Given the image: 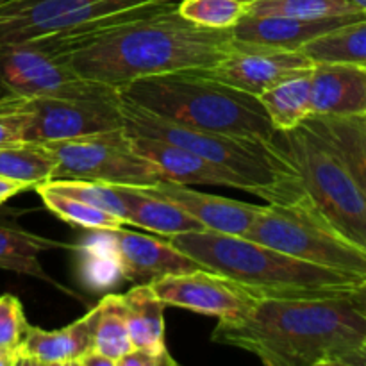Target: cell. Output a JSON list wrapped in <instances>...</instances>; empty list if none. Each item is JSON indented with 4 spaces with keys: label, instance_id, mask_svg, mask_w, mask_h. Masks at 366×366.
Segmentation results:
<instances>
[{
    "label": "cell",
    "instance_id": "35",
    "mask_svg": "<svg viewBox=\"0 0 366 366\" xmlns=\"http://www.w3.org/2000/svg\"><path fill=\"white\" fill-rule=\"evenodd\" d=\"M29 188H31V186H29L27 182L0 175V206H2L4 202H7L9 199H13V197H16L18 193L25 192V189Z\"/></svg>",
    "mask_w": 366,
    "mask_h": 366
},
{
    "label": "cell",
    "instance_id": "16",
    "mask_svg": "<svg viewBox=\"0 0 366 366\" xmlns=\"http://www.w3.org/2000/svg\"><path fill=\"white\" fill-rule=\"evenodd\" d=\"M143 189L182 207L186 213L197 218L209 231L224 232V234L245 236L259 211L263 209V206L239 202V200L218 195H207V193L195 192L188 186L170 181H161Z\"/></svg>",
    "mask_w": 366,
    "mask_h": 366
},
{
    "label": "cell",
    "instance_id": "38",
    "mask_svg": "<svg viewBox=\"0 0 366 366\" xmlns=\"http://www.w3.org/2000/svg\"><path fill=\"white\" fill-rule=\"evenodd\" d=\"M16 365H20V352H18V350L0 349V366H16Z\"/></svg>",
    "mask_w": 366,
    "mask_h": 366
},
{
    "label": "cell",
    "instance_id": "28",
    "mask_svg": "<svg viewBox=\"0 0 366 366\" xmlns=\"http://www.w3.org/2000/svg\"><path fill=\"white\" fill-rule=\"evenodd\" d=\"M97 306H99V320H97L93 350L102 354L117 366L122 357L134 349L122 307V295L111 293L104 297Z\"/></svg>",
    "mask_w": 366,
    "mask_h": 366
},
{
    "label": "cell",
    "instance_id": "14",
    "mask_svg": "<svg viewBox=\"0 0 366 366\" xmlns=\"http://www.w3.org/2000/svg\"><path fill=\"white\" fill-rule=\"evenodd\" d=\"M104 245L111 252L114 268L132 285H150L164 275L186 274L204 268L199 261L172 245L170 239H159L125 229L102 231Z\"/></svg>",
    "mask_w": 366,
    "mask_h": 366
},
{
    "label": "cell",
    "instance_id": "1",
    "mask_svg": "<svg viewBox=\"0 0 366 366\" xmlns=\"http://www.w3.org/2000/svg\"><path fill=\"white\" fill-rule=\"evenodd\" d=\"M45 38L75 74L118 89L150 75L213 66L234 43L232 29L199 27L177 6L97 29L75 41Z\"/></svg>",
    "mask_w": 366,
    "mask_h": 366
},
{
    "label": "cell",
    "instance_id": "22",
    "mask_svg": "<svg viewBox=\"0 0 366 366\" xmlns=\"http://www.w3.org/2000/svg\"><path fill=\"white\" fill-rule=\"evenodd\" d=\"M304 125L331 147L366 193V114L310 117Z\"/></svg>",
    "mask_w": 366,
    "mask_h": 366
},
{
    "label": "cell",
    "instance_id": "42",
    "mask_svg": "<svg viewBox=\"0 0 366 366\" xmlns=\"http://www.w3.org/2000/svg\"><path fill=\"white\" fill-rule=\"evenodd\" d=\"M4 2H6V0H0V4H4Z\"/></svg>",
    "mask_w": 366,
    "mask_h": 366
},
{
    "label": "cell",
    "instance_id": "41",
    "mask_svg": "<svg viewBox=\"0 0 366 366\" xmlns=\"http://www.w3.org/2000/svg\"><path fill=\"white\" fill-rule=\"evenodd\" d=\"M238 2H242V4H245V6H252L254 2H256V0H238Z\"/></svg>",
    "mask_w": 366,
    "mask_h": 366
},
{
    "label": "cell",
    "instance_id": "17",
    "mask_svg": "<svg viewBox=\"0 0 366 366\" xmlns=\"http://www.w3.org/2000/svg\"><path fill=\"white\" fill-rule=\"evenodd\" d=\"M366 13L332 18H290V16H250L245 14L232 27V39L247 45L272 46L282 50H300L306 43L329 31L363 20Z\"/></svg>",
    "mask_w": 366,
    "mask_h": 366
},
{
    "label": "cell",
    "instance_id": "2",
    "mask_svg": "<svg viewBox=\"0 0 366 366\" xmlns=\"http://www.w3.org/2000/svg\"><path fill=\"white\" fill-rule=\"evenodd\" d=\"M211 340L267 366H340L366 342V317L352 297H261L243 317L222 318Z\"/></svg>",
    "mask_w": 366,
    "mask_h": 366
},
{
    "label": "cell",
    "instance_id": "15",
    "mask_svg": "<svg viewBox=\"0 0 366 366\" xmlns=\"http://www.w3.org/2000/svg\"><path fill=\"white\" fill-rule=\"evenodd\" d=\"M131 142L143 157L156 164L164 181L184 186H225V188L243 189L254 195V186L245 177L234 174L229 168L204 159L199 154L184 147L174 145L163 139L145 138V136H131Z\"/></svg>",
    "mask_w": 366,
    "mask_h": 366
},
{
    "label": "cell",
    "instance_id": "37",
    "mask_svg": "<svg viewBox=\"0 0 366 366\" xmlns=\"http://www.w3.org/2000/svg\"><path fill=\"white\" fill-rule=\"evenodd\" d=\"M77 366H114V363L107 357H104L102 354H99L97 350H89L81 361H79Z\"/></svg>",
    "mask_w": 366,
    "mask_h": 366
},
{
    "label": "cell",
    "instance_id": "3",
    "mask_svg": "<svg viewBox=\"0 0 366 366\" xmlns=\"http://www.w3.org/2000/svg\"><path fill=\"white\" fill-rule=\"evenodd\" d=\"M204 268L231 277L261 297L349 295L366 277L318 267L243 236L209 229L168 238Z\"/></svg>",
    "mask_w": 366,
    "mask_h": 366
},
{
    "label": "cell",
    "instance_id": "29",
    "mask_svg": "<svg viewBox=\"0 0 366 366\" xmlns=\"http://www.w3.org/2000/svg\"><path fill=\"white\" fill-rule=\"evenodd\" d=\"M366 11L350 0H256L249 7L250 16L332 18L361 14Z\"/></svg>",
    "mask_w": 366,
    "mask_h": 366
},
{
    "label": "cell",
    "instance_id": "18",
    "mask_svg": "<svg viewBox=\"0 0 366 366\" xmlns=\"http://www.w3.org/2000/svg\"><path fill=\"white\" fill-rule=\"evenodd\" d=\"M99 306L63 329L45 331L29 324L20 347V365L77 366L93 350Z\"/></svg>",
    "mask_w": 366,
    "mask_h": 366
},
{
    "label": "cell",
    "instance_id": "34",
    "mask_svg": "<svg viewBox=\"0 0 366 366\" xmlns=\"http://www.w3.org/2000/svg\"><path fill=\"white\" fill-rule=\"evenodd\" d=\"M117 366H177L167 349H132Z\"/></svg>",
    "mask_w": 366,
    "mask_h": 366
},
{
    "label": "cell",
    "instance_id": "4",
    "mask_svg": "<svg viewBox=\"0 0 366 366\" xmlns=\"http://www.w3.org/2000/svg\"><path fill=\"white\" fill-rule=\"evenodd\" d=\"M122 97L184 127L270 142L275 129L259 97L200 74L199 68L138 79Z\"/></svg>",
    "mask_w": 366,
    "mask_h": 366
},
{
    "label": "cell",
    "instance_id": "27",
    "mask_svg": "<svg viewBox=\"0 0 366 366\" xmlns=\"http://www.w3.org/2000/svg\"><path fill=\"white\" fill-rule=\"evenodd\" d=\"M34 189L50 213L56 214L59 220L74 225V227L89 229V231H111V229L124 227L122 218L99 209L92 204H86L82 200L74 199V197L56 192V189L46 188L41 182L36 184Z\"/></svg>",
    "mask_w": 366,
    "mask_h": 366
},
{
    "label": "cell",
    "instance_id": "19",
    "mask_svg": "<svg viewBox=\"0 0 366 366\" xmlns=\"http://www.w3.org/2000/svg\"><path fill=\"white\" fill-rule=\"evenodd\" d=\"M366 114V70L347 63H315L311 117Z\"/></svg>",
    "mask_w": 366,
    "mask_h": 366
},
{
    "label": "cell",
    "instance_id": "26",
    "mask_svg": "<svg viewBox=\"0 0 366 366\" xmlns=\"http://www.w3.org/2000/svg\"><path fill=\"white\" fill-rule=\"evenodd\" d=\"M57 159L43 143L20 142L0 147V175L27 182L31 188L54 177Z\"/></svg>",
    "mask_w": 366,
    "mask_h": 366
},
{
    "label": "cell",
    "instance_id": "10",
    "mask_svg": "<svg viewBox=\"0 0 366 366\" xmlns=\"http://www.w3.org/2000/svg\"><path fill=\"white\" fill-rule=\"evenodd\" d=\"M0 92L25 99L120 95V89L114 86L88 81L75 74L63 54L54 50L45 38L0 45Z\"/></svg>",
    "mask_w": 366,
    "mask_h": 366
},
{
    "label": "cell",
    "instance_id": "13",
    "mask_svg": "<svg viewBox=\"0 0 366 366\" xmlns=\"http://www.w3.org/2000/svg\"><path fill=\"white\" fill-rule=\"evenodd\" d=\"M313 66L315 63L302 50H282L234 41L231 50L217 64L199 68V71L259 97L288 79L310 74Z\"/></svg>",
    "mask_w": 366,
    "mask_h": 366
},
{
    "label": "cell",
    "instance_id": "40",
    "mask_svg": "<svg viewBox=\"0 0 366 366\" xmlns=\"http://www.w3.org/2000/svg\"><path fill=\"white\" fill-rule=\"evenodd\" d=\"M350 2H354L357 7H361V9L366 11V0H350Z\"/></svg>",
    "mask_w": 366,
    "mask_h": 366
},
{
    "label": "cell",
    "instance_id": "39",
    "mask_svg": "<svg viewBox=\"0 0 366 366\" xmlns=\"http://www.w3.org/2000/svg\"><path fill=\"white\" fill-rule=\"evenodd\" d=\"M350 297H352V300L356 302V306L360 307L361 313L366 317V282L361 285L357 290H354V292L350 293Z\"/></svg>",
    "mask_w": 366,
    "mask_h": 366
},
{
    "label": "cell",
    "instance_id": "33",
    "mask_svg": "<svg viewBox=\"0 0 366 366\" xmlns=\"http://www.w3.org/2000/svg\"><path fill=\"white\" fill-rule=\"evenodd\" d=\"M29 120L25 97H0V147L24 142V129Z\"/></svg>",
    "mask_w": 366,
    "mask_h": 366
},
{
    "label": "cell",
    "instance_id": "6",
    "mask_svg": "<svg viewBox=\"0 0 366 366\" xmlns=\"http://www.w3.org/2000/svg\"><path fill=\"white\" fill-rule=\"evenodd\" d=\"M270 142L295 168L315 209L366 252V193L345 163L304 124L275 131Z\"/></svg>",
    "mask_w": 366,
    "mask_h": 366
},
{
    "label": "cell",
    "instance_id": "21",
    "mask_svg": "<svg viewBox=\"0 0 366 366\" xmlns=\"http://www.w3.org/2000/svg\"><path fill=\"white\" fill-rule=\"evenodd\" d=\"M113 186L125 206V224L147 229L164 238L206 229L182 207L152 195L147 189L136 188V186Z\"/></svg>",
    "mask_w": 366,
    "mask_h": 366
},
{
    "label": "cell",
    "instance_id": "20",
    "mask_svg": "<svg viewBox=\"0 0 366 366\" xmlns=\"http://www.w3.org/2000/svg\"><path fill=\"white\" fill-rule=\"evenodd\" d=\"M20 214L21 211L0 207V270L39 279L46 285L56 286L66 295L75 297V293L70 288L54 281L43 270V264L39 261V256L43 252H50V250L56 249H74V247L63 242H54V239L24 229L16 222Z\"/></svg>",
    "mask_w": 366,
    "mask_h": 366
},
{
    "label": "cell",
    "instance_id": "12",
    "mask_svg": "<svg viewBox=\"0 0 366 366\" xmlns=\"http://www.w3.org/2000/svg\"><path fill=\"white\" fill-rule=\"evenodd\" d=\"M150 286L167 306L217 317L218 320L243 317L261 299L254 290L207 268L164 275Z\"/></svg>",
    "mask_w": 366,
    "mask_h": 366
},
{
    "label": "cell",
    "instance_id": "30",
    "mask_svg": "<svg viewBox=\"0 0 366 366\" xmlns=\"http://www.w3.org/2000/svg\"><path fill=\"white\" fill-rule=\"evenodd\" d=\"M177 11L199 27L232 29L249 13V6L238 0H179Z\"/></svg>",
    "mask_w": 366,
    "mask_h": 366
},
{
    "label": "cell",
    "instance_id": "11",
    "mask_svg": "<svg viewBox=\"0 0 366 366\" xmlns=\"http://www.w3.org/2000/svg\"><path fill=\"white\" fill-rule=\"evenodd\" d=\"M27 111L24 142L29 143L82 138L124 129L122 93L100 99L38 97L27 99Z\"/></svg>",
    "mask_w": 366,
    "mask_h": 366
},
{
    "label": "cell",
    "instance_id": "23",
    "mask_svg": "<svg viewBox=\"0 0 366 366\" xmlns=\"http://www.w3.org/2000/svg\"><path fill=\"white\" fill-rule=\"evenodd\" d=\"M125 320L134 349H167L164 307L150 285H134L122 295Z\"/></svg>",
    "mask_w": 366,
    "mask_h": 366
},
{
    "label": "cell",
    "instance_id": "5",
    "mask_svg": "<svg viewBox=\"0 0 366 366\" xmlns=\"http://www.w3.org/2000/svg\"><path fill=\"white\" fill-rule=\"evenodd\" d=\"M122 113L127 134L163 139L229 168L245 177L254 186V195L267 202H293L306 195L295 168L272 142L184 127L129 102L124 97Z\"/></svg>",
    "mask_w": 366,
    "mask_h": 366
},
{
    "label": "cell",
    "instance_id": "25",
    "mask_svg": "<svg viewBox=\"0 0 366 366\" xmlns=\"http://www.w3.org/2000/svg\"><path fill=\"white\" fill-rule=\"evenodd\" d=\"M300 50L313 63H347L366 70V18L325 32Z\"/></svg>",
    "mask_w": 366,
    "mask_h": 366
},
{
    "label": "cell",
    "instance_id": "36",
    "mask_svg": "<svg viewBox=\"0 0 366 366\" xmlns=\"http://www.w3.org/2000/svg\"><path fill=\"white\" fill-rule=\"evenodd\" d=\"M340 366H366V342L361 343L350 354H347Z\"/></svg>",
    "mask_w": 366,
    "mask_h": 366
},
{
    "label": "cell",
    "instance_id": "7",
    "mask_svg": "<svg viewBox=\"0 0 366 366\" xmlns=\"http://www.w3.org/2000/svg\"><path fill=\"white\" fill-rule=\"evenodd\" d=\"M179 0H6L0 4V45L54 36L68 43Z\"/></svg>",
    "mask_w": 366,
    "mask_h": 366
},
{
    "label": "cell",
    "instance_id": "24",
    "mask_svg": "<svg viewBox=\"0 0 366 366\" xmlns=\"http://www.w3.org/2000/svg\"><path fill=\"white\" fill-rule=\"evenodd\" d=\"M275 131H292L311 117V71L288 79L259 95Z\"/></svg>",
    "mask_w": 366,
    "mask_h": 366
},
{
    "label": "cell",
    "instance_id": "9",
    "mask_svg": "<svg viewBox=\"0 0 366 366\" xmlns=\"http://www.w3.org/2000/svg\"><path fill=\"white\" fill-rule=\"evenodd\" d=\"M57 159L52 179H81L147 188L164 181L156 164L134 149L125 129L43 143Z\"/></svg>",
    "mask_w": 366,
    "mask_h": 366
},
{
    "label": "cell",
    "instance_id": "8",
    "mask_svg": "<svg viewBox=\"0 0 366 366\" xmlns=\"http://www.w3.org/2000/svg\"><path fill=\"white\" fill-rule=\"evenodd\" d=\"M243 238L318 267L366 277L365 250L327 224L307 193L293 202H268Z\"/></svg>",
    "mask_w": 366,
    "mask_h": 366
},
{
    "label": "cell",
    "instance_id": "31",
    "mask_svg": "<svg viewBox=\"0 0 366 366\" xmlns=\"http://www.w3.org/2000/svg\"><path fill=\"white\" fill-rule=\"evenodd\" d=\"M41 184L68 197L82 200L86 204H92L99 209L107 211V213L122 218L125 224V206L113 184L81 181V179H49V181H43Z\"/></svg>",
    "mask_w": 366,
    "mask_h": 366
},
{
    "label": "cell",
    "instance_id": "32",
    "mask_svg": "<svg viewBox=\"0 0 366 366\" xmlns=\"http://www.w3.org/2000/svg\"><path fill=\"white\" fill-rule=\"evenodd\" d=\"M29 322L20 299L14 295H0V349L18 350L27 332Z\"/></svg>",
    "mask_w": 366,
    "mask_h": 366
}]
</instances>
